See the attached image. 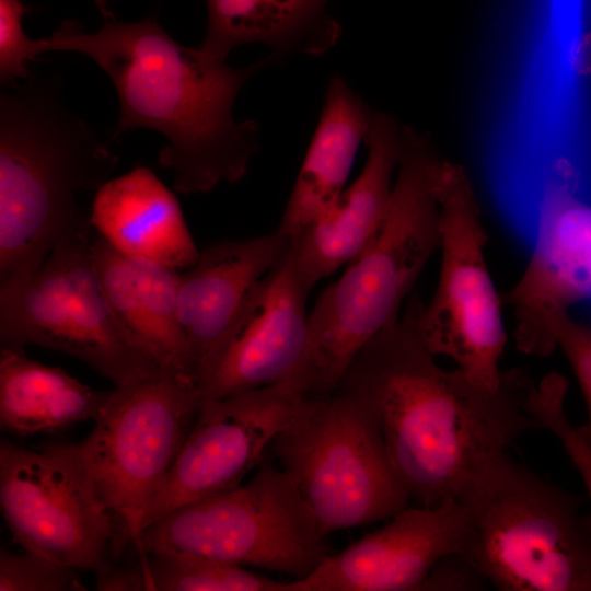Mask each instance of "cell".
I'll return each instance as SVG.
<instances>
[{
    "label": "cell",
    "instance_id": "6da1fadb",
    "mask_svg": "<svg viewBox=\"0 0 591 591\" xmlns=\"http://www.w3.org/2000/svg\"><path fill=\"white\" fill-rule=\"evenodd\" d=\"M418 301L414 296L403 315L357 352L337 386L370 405L412 502L436 507L456 501L487 463L540 428L528 406L531 376L512 369L489 389L456 368L443 369L418 334Z\"/></svg>",
    "mask_w": 591,
    "mask_h": 591
},
{
    "label": "cell",
    "instance_id": "7a4b0ae2",
    "mask_svg": "<svg viewBox=\"0 0 591 591\" xmlns=\"http://www.w3.org/2000/svg\"><path fill=\"white\" fill-rule=\"evenodd\" d=\"M38 50L77 51L106 72L119 102L111 139L136 128L165 136L159 163L179 193L205 194L221 182H239L259 149L258 124L235 120L233 105L243 84L273 63L269 56L232 68L177 43L152 16L132 23L109 19L94 33L65 21L38 39Z\"/></svg>",
    "mask_w": 591,
    "mask_h": 591
},
{
    "label": "cell",
    "instance_id": "3957f363",
    "mask_svg": "<svg viewBox=\"0 0 591 591\" xmlns=\"http://www.w3.org/2000/svg\"><path fill=\"white\" fill-rule=\"evenodd\" d=\"M0 94V287L28 278L84 221V192L111 179L114 141L66 108L57 76L30 73Z\"/></svg>",
    "mask_w": 591,
    "mask_h": 591
},
{
    "label": "cell",
    "instance_id": "277c9868",
    "mask_svg": "<svg viewBox=\"0 0 591 591\" xmlns=\"http://www.w3.org/2000/svg\"><path fill=\"white\" fill-rule=\"evenodd\" d=\"M441 160L429 136L403 125L385 216L309 314L305 352L286 380L304 395L332 393L357 352L399 318L406 297L439 251L436 174Z\"/></svg>",
    "mask_w": 591,
    "mask_h": 591
},
{
    "label": "cell",
    "instance_id": "5b68a950",
    "mask_svg": "<svg viewBox=\"0 0 591 591\" xmlns=\"http://www.w3.org/2000/svg\"><path fill=\"white\" fill-rule=\"evenodd\" d=\"M461 555L501 591H591V518L577 497L514 462L487 463L457 500Z\"/></svg>",
    "mask_w": 591,
    "mask_h": 591
},
{
    "label": "cell",
    "instance_id": "8992f818",
    "mask_svg": "<svg viewBox=\"0 0 591 591\" xmlns=\"http://www.w3.org/2000/svg\"><path fill=\"white\" fill-rule=\"evenodd\" d=\"M324 536L389 520L410 506L368 402L337 386L304 396L269 447Z\"/></svg>",
    "mask_w": 591,
    "mask_h": 591
},
{
    "label": "cell",
    "instance_id": "52a82bcc",
    "mask_svg": "<svg viewBox=\"0 0 591 591\" xmlns=\"http://www.w3.org/2000/svg\"><path fill=\"white\" fill-rule=\"evenodd\" d=\"M315 517L267 455L240 486L182 506L132 541L139 554L192 553L302 579L328 554Z\"/></svg>",
    "mask_w": 591,
    "mask_h": 591
},
{
    "label": "cell",
    "instance_id": "ba28073f",
    "mask_svg": "<svg viewBox=\"0 0 591 591\" xmlns=\"http://www.w3.org/2000/svg\"><path fill=\"white\" fill-rule=\"evenodd\" d=\"M91 218L25 280L0 287V349L35 345L78 359L115 387L163 373L123 335L97 278Z\"/></svg>",
    "mask_w": 591,
    "mask_h": 591
},
{
    "label": "cell",
    "instance_id": "9c48e42d",
    "mask_svg": "<svg viewBox=\"0 0 591 591\" xmlns=\"http://www.w3.org/2000/svg\"><path fill=\"white\" fill-rule=\"evenodd\" d=\"M197 383L161 373L115 387L77 451L115 523L113 557L137 537L139 521L176 461L202 402Z\"/></svg>",
    "mask_w": 591,
    "mask_h": 591
},
{
    "label": "cell",
    "instance_id": "30bf717a",
    "mask_svg": "<svg viewBox=\"0 0 591 591\" xmlns=\"http://www.w3.org/2000/svg\"><path fill=\"white\" fill-rule=\"evenodd\" d=\"M440 207V271L427 304L420 299L416 325L427 349L451 359L479 385L497 389L507 343L501 304L485 257L487 235L464 167L441 160L436 174Z\"/></svg>",
    "mask_w": 591,
    "mask_h": 591
},
{
    "label": "cell",
    "instance_id": "8fae6325",
    "mask_svg": "<svg viewBox=\"0 0 591 591\" xmlns=\"http://www.w3.org/2000/svg\"><path fill=\"white\" fill-rule=\"evenodd\" d=\"M0 506L14 541L96 579L114 567L115 523L74 444L38 450L0 443Z\"/></svg>",
    "mask_w": 591,
    "mask_h": 591
},
{
    "label": "cell",
    "instance_id": "7c38bea8",
    "mask_svg": "<svg viewBox=\"0 0 591 591\" xmlns=\"http://www.w3.org/2000/svg\"><path fill=\"white\" fill-rule=\"evenodd\" d=\"M304 396L282 381L202 399L176 461L142 511L138 535L182 506L240 486L267 455Z\"/></svg>",
    "mask_w": 591,
    "mask_h": 591
},
{
    "label": "cell",
    "instance_id": "4fadbf2b",
    "mask_svg": "<svg viewBox=\"0 0 591 591\" xmlns=\"http://www.w3.org/2000/svg\"><path fill=\"white\" fill-rule=\"evenodd\" d=\"M591 298V204L578 194V176L566 159L544 172L536 235L530 259L502 297L514 317V340L538 356L545 326L575 302Z\"/></svg>",
    "mask_w": 591,
    "mask_h": 591
},
{
    "label": "cell",
    "instance_id": "5bb4252c",
    "mask_svg": "<svg viewBox=\"0 0 591 591\" xmlns=\"http://www.w3.org/2000/svg\"><path fill=\"white\" fill-rule=\"evenodd\" d=\"M312 288L288 251L254 287L233 320L200 385L204 399L264 387L292 375L306 348V300Z\"/></svg>",
    "mask_w": 591,
    "mask_h": 591
},
{
    "label": "cell",
    "instance_id": "9a60e30c",
    "mask_svg": "<svg viewBox=\"0 0 591 591\" xmlns=\"http://www.w3.org/2000/svg\"><path fill=\"white\" fill-rule=\"evenodd\" d=\"M464 513L459 501L406 507L345 549L327 554L287 591H419L433 568L460 554Z\"/></svg>",
    "mask_w": 591,
    "mask_h": 591
},
{
    "label": "cell",
    "instance_id": "2e32d148",
    "mask_svg": "<svg viewBox=\"0 0 591 591\" xmlns=\"http://www.w3.org/2000/svg\"><path fill=\"white\" fill-rule=\"evenodd\" d=\"M277 229L244 240H223L199 251L181 270L177 309L194 356L198 386L210 374L221 343L251 291L290 248Z\"/></svg>",
    "mask_w": 591,
    "mask_h": 591
},
{
    "label": "cell",
    "instance_id": "e0dca14e",
    "mask_svg": "<svg viewBox=\"0 0 591 591\" xmlns=\"http://www.w3.org/2000/svg\"><path fill=\"white\" fill-rule=\"evenodd\" d=\"M402 126L390 114L374 111L366 140L368 157L360 174L291 240L290 255L312 287L349 263L380 227L398 164Z\"/></svg>",
    "mask_w": 591,
    "mask_h": 591
},
{
    "label": "cell",
    "instance_id": "ac0fdd59",
    "mask_svg": "<svg viewBox=\"0 0 591 591\" xmlns=\"http://www.w3.org/2000/svg\"><path fill=\"white\" fill-rule=\"evenodd\" d=\"M92 259L125 338L163 373L198 384L192 348L178 317L181 270L127 257L97 233Z\"/></svg>",
    "mask_w": 591,
    "mask_h": 591
},
{
    "label": "cell",
    "instance_id": "d6986e66",
    "mask_svg": "<svg viewBox=\"0 0 591 591\" xmlns=\"http://www.w3.org/2000/svg\"><path fill=\"white\" fill-rule=\"evenodd\" d=\"M96 233L123 255L184 270L198 258L176 196L148 167L111 178L91 207Z\"/></svg>",
    "mask_w": 591,
    "mask_h": 591
},
{
    "label": "cell",
    "instance_id": "ffe728a7",
    "mask_svg": "<svg viewBox=\"0 0 591 591\" xmlns=\"http://www.w3.org/2000/svg\"><path fill=\"white\" fill-rule=\"evenodd\" d=\"M373 115L340 74L329 78L318 121L277 228L290 241L344 192Z\"/></svg>",
    "mask_w": 591,
    "mask_h": 591
},
{
    "label": "cell",
    "instance_id": "44dd1931",
    "mask_svg": "<svg viewBox=\"0 0 591 591\" xmlns=\"http://www.w3.org/2000/svg\"><path fill=\"white\" fill-rule=\"evenodd\" d=\"M329 1L206 0L207 27L198 47L219 60L245 44L270 48L273 62L292 55H323L343 33L327 12Z\"/></svg>",
    "mask_w": 591,
    "mask_h": 591
},
{
    "label": "cell",
    "instance_id": "7402d4cb",
    "mask_svg": "<svg viewBox=\"0 0 591 591\" xmlns=\"http://www.w3.org/2000/svg\"><path fill=\"white\" fill-rule=\"evenodd\" d=\"M111 391H97L66 371L31 359L24 349H0V425L11 434L55 433L95 420Z\"/></svg>",
    "mask_w": 591,
    "mask_h": 591
},
{
    "label": "cell",
    "instance_id": "603a6c76",
    "mask_svg": "<svg viewBox=\"0 0 591 591\" xmlns=\"http://www.w3.org/2000/svg\"><path fill=\"white\" fill-rule=\"evenodd\" d=\"M288 584L237 564L176 552L140 554L138 565L114 567L96 583L106 591H287Z\"/></svg>",
    "mask_w": 591,
    "mask_h": 591
},
{
    "label": "cell",
    "instance_id": "cb8c5ba5",
    "mask_svg": "<svg viewBox=\"0 0 591 591\" xmlns=\"http://www.w3.org/2000/svg\"><path fill=\"white\" fill-rule=\"evenodd\" d=\"M567 382L551 372L534 383L528 406L538 428L551 432L578 470L591 501V443L565 412Z\"/></svg>",
    "mask_w": 591,
    "mask_h": 591
},
{
    "label": "cell",
    "instance_id": "d4e9b609",
    "mask_svg": "<svg viewBox=\"0 0 591 591\" xmlns=\"http://www.w3.org/2000/svg\"><path fill=\"white\" fill-rule=\"evenodd\" d=\"M76 568L25 551L0 552V591H82Z\"/></svg>",
    "mask_w": 591,
    "mask_h": 591
},
{
    "label": "cell",
    "instance_id": "484cf974",
    "mask_svg": "<svg viewBox=\"0 0 591 591\" xmlns=\"http://www.w3.org/2000/svg\"><path fill=\"white\" fill-rule=\"evenodd\" d=\"M555 348L564 352L580 385L587 421L579 429L591 443V328L572 321L567 312L555 315L544 329V356Z\"/></svg>",
    "mask_w": 591,
    "mask_h": 591
},
{
    "label": "cell",
    "instance_id": "4316f807",
    "mask_svg": "<svg viewBox=\"0 0 591 591\" xmlns=\"http://www.w3.org/2000/svg\"><path fill=\"white\" fill-rule=\"evenodd\" d=\"M28 8L21 0H0V82L2 85L25 78L27 62L38 54V39L30 38L22 21Z\"/></svg>",
    "mask_w": 591,
    "mask_h": 591
},
{
    "label": "cell",
    "instance_id": "83f0119b",
    "mask_svg": "<svg viewBox=\"0 0 591 591\" xmlns=\"http://www.w3.org/2000/svg\"><path fill=\"white\" fill-rule=\"evenodd\" d=\"M484 578L459 554L442 559L431 571L424 590H479Z\"/></svg>",
    "mask_w": 591,
    "mask_h": 591
},
{
    "label": "cell",
    "instance_id": "f1b7e54d",
    "mask_svg": "<svg viewBox=\"0 0 591 591\" xmlns=\"http://www.w3.org/2000/svg\"><path fill=\"white\" fill-rule=\"evenodd\" d=\"M576 60L581 72L591 73V34L582 38Z\"/></svg>",
    "mask_w": 591,
    "mask_h": 591
},
{
    "label": "cell",
    "instance_id": "f546056e",
    "mask_svg": "<svg viewBox=\"0 0 591 591\" xmlns=\"http://www.w3.org/2000/svg\"><path fill=\"white\" fill-rule=\"evenodd\" d=\"M93 1L106 20L114 19L113 14L107 9V0H93Z\"/></svg>",
    "mask_w": 591,
    "mask_h": 591
}]
</instances>
